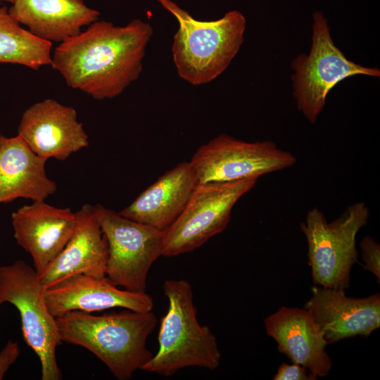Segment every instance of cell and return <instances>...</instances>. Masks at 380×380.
Wrapping results in <instances>:
<instances>
[{"label":"cell","instance_id":"cell-1","mask_svg":"<svg viewBox=\"0 0 380 380\" xmlns=\"http://www.w3.org/2000/svg\"><path fill=\"white\" fill-rule=\"evenodd\" d=\"M153 34L151 25L140 19L123 26L97 20L60 43L51 65L68 87L96 100L113 99L140 76Z\"/></svg>","mask_w":380,"mask_h":380},{"label":"cell","instance_id":"cell-2","mask_svg":"<svg viewBox=\"0 0 380 380\" xmlns=\"http://www.w3.org/2000/svg\"><path fill=\"white\" fill-rule=\"evenodd\" d=\"M56 319L62 342L89 350L119 380L130 379L153 356L146 346L158 322L152 310L70 311Z\"/></svg>","mask_w":380,"mask_h":380},{"label":"cell","instance_id":"cell-3","mask_svg":"<svg viewBox=\"0 0 380 380\" xmlns=\"http://www.w3.org/2000/svg\"><path fill=\"white\" fill-rule=\"evenodd\" d=\"M178 23L172 44L179 77L194 86L211 82L230 65L243 41L246 20L236 10L215 20L194 18L172 0H156Z\"/></svg>","mask_w":380,"mask_h":380},{"label":"cell","instance_id":"cell-4","mask_svg":"<svg viewBox=\"0 0 380 380\" xmlns=\"http://www.w3.org/2000/svg\"><path fill=\"white\" fill-rule=\"evenodd\" d=\"M163 289L168 308L160 321L159 348L141 370L165 377L189 367L215 370L221 353L210 329L198 321L191 284L184 279H167Z\"/></svg>","mask_w":380,"mask_h":380},{"label":"cell","instance_id":"cell-5","mask_svg":"<svg viewBox=\"0 0 380 380\" xmlns=\"http://www.w3.org/2000/svg\"><path fill=\"white\" fill-rule=\"evenodd\" d=\"M369 218V210L360 201L347 207L330 222L317 208L308 211L300 229L307 240L309 265L316 285L340 290L349 287L350 270L358 257L356 236Z\"/></svg>","mask_w":380,"mask_h":380},{"label":"cell","instance_id":"cell-6","mask_svg":"<svg viewBox=\"0 0 380 380\" xmlns=\"http://www.w3.org/2000/svg\"><path fill=\"white\" fill-rule=\"evenodd\" d=\"M312 19L310 51L293 60L291 80L298 109L310 123H315L329 92L338 83L356 75L379 77L380 70L348 60L335 45L321 11L315 12Z\"/></svg>","mask_w":380,"mask_h":380},{"label":"cell","instance_id":"cell-7","mask_svg":"<svg viewBox=\"0 0 380 380\" xmlns=\"http://www.w3.org/2000/svg\"><path fill=\"white\" fill-rule=\"evenodd\" d=\"M44 291L34 268L23 260L0 267V306L8 303L18 310L23 338L39 359L42 379L61 380L56 350L62 341Z\"/></svg>","mask_w":380,"mask_h":380},{"label":"cell","instance_id":"cell-8","mask_svg":"<svg viewBox=\"0 0 380 380\" xmlns=\"http://www.w3.org/2000/svg\"><path fill=\"white\" fill-rule=\"evenodd\" d=\"M94 209L108 246L106 276L124 289L146 292L149 270L162 256L164 232L100 204Z\"/></svg>","mask_w":380,"mask_h":380},{"label":"cell","instance_id":"cell-9","mask_svg":"<svg viewBox=\"0 0 380 380\" xmlns=\"http://www.w3.org/2000/svg\"><path fill=\"white\" fill-rule=\"evenodd\" d=\"M256 182L251 179L199 184L183 212L164 232L162 256L193 251L223 232L234 205Z\"/></svg>","mask_w":380,"mask_h":380},{"label":"cell","instance_id":"cell-10","mask_svg":"<svg viewBox=\"0 0 380 380\" xmlns=\"http://www.w3.org/2000/svg\"><path fill=\"white\" fill-rule=\"evenodd\" d=\"M190 162L205 184L258 179L293 166L296 158L270 140L249 142L222 134L201 146Z\"/></svg>","mask_w":380,"mask_h":380},{"label":"cell","instance_id":"cell-11","mask_svg":"<svg viewBox=\"0 0 380 380\" xmlns=\"http://www.w3.org/2000/svg\"><path fill=\"white\" fill-rule=\"evenodd\" d=\"M37 155L66 160L89 146L76 110L46 99L30 106L23 114L18 134Z\"/></svg>","mask_w":380,"mask_h":380},{"label":"cell","instance_id":"cell-12","mask_svg":"<svg viewBox=\"0 0 380 380\" xmlns=\"http://www.w3.org/2000/svg\"><path fill=\"white\" fill-rule=\"evenodd\" d=\"M14 238L32 258L40 276L63 249L75 226L76 215L70 208H59L33 201L11 215Z\"/></svg>","mask_w":380,"mask_h":380},{"label":"cell","instance_id":"cell-13","mask_svg":"<svg viewBox=\"0 0 380 380\" xmlns=\"http://www.w3.org/2000/svg\"><path fill=\"white\" fill-rule=\"evenodd\" d=\"M46 305L55 317L70 311L94 312L114 308L151 311L153 300L146 292L121 289L106 276L78 274L45 289Z\"/></svg>","mask_w":380,"mask_h":380},{"label":"cell","instance_id":"cell-14","mask_svg":"<svg viewBox=\"0 0 380 380\" xmlns=\"http://www.w3.org/2000/svg\"><path fill=\"white\" fill-rule=\"evenodd\" d=\"M306 309L327 343L355 336H368L380 326V294L350 298L345 290L314 286Z\"/></svg>","mask_w":380,"mask_h":380},{"label":"cell","instance_id":"cell-15","mask_svg":"<svg viewBox=\"0 0 380 380\" xmlns=\"http://www.w3.org/2000/svg\"><path fill=\"white\" fill-rule=\"evenodd\" d=\"M265 326L279 351L293 363L309 369L316 377L329 373L332 362L326 351L328 343L306 309L281 307L265 318Z\"/></svg>","mask_w":380,"mask_h":380},{"label":"cell","instance_id":"cell-16","mask_svg":"<svg viewBox=\"0 0 380 380\" xmlns=\"http://www.w3.org/2000/svg\"><path fill=\"white\" fill-rule=\"evenodd\" d=\"M75 215V226L70 239L39 276L45 289L75 274L106 276L108 246L94 206L85 204Z\"/></svg>","mask_w":380,"mask_h":380},{"label":"cell","instance_id":"cell-17","mask_svg":"<svg viewBox=\"0 0 380 380\" xmlns=\"http://www.w3.org/2000/svg\"><path fill=\"white\" fill-rule=\"evenodd\" d=\"M198 184L191 162L180 163L118 213L165 232L183 212Z\"/></svg>","mask_w":380,"mask_h":380},{"label":"cell","instance_id":"cell-18","mask_svg":"<svg viewBox=\"0 0 380 380\" xmlns=\"http://www.w3.org/2000/svg\"><path fill=\"white\" fill-rule=\"evenodd\" d=\"M8 11L34 36L59 44L77 35L100 15L84 0H14Z\"/></svg>","mask_w":380,"mask_h":380},{"label":"cell","instance_id":"cell-19","mask_svg":"<svg viewBox=\"0 0 380 380\" xmlns=\"http://www.w3.org/2000/svg\"><path fill=\"white\" fill-rule=\"evenodd\" d=\"M46 160L18 135L0 134V203L18 198L45 201L55 193L56 184L46 176Z\"/></svg>","mask_w":380,"mask_h":380},{"label":"cell","instance_id":"cell-20","mask_svg":"<svg viewBox=\"0 0 380 380\" xmlns=\"http://www.w3.org/2000/svg\"><path fill=\"white\" fill-rule=\"evenodd\" d=\"M52 43L38 38L0 6V63L26 66L34 70L51 63Z\"/></svg>","mask_w":380,"mask_h":380},{"label":"cell","instance_id":"cell-21","mask_svg":"<svg viewBox=\"0 0 380 380\" xmlns=\"http://www.w3.org/2000/svg\"><path fill=\"white\" fill-rule=\"evenodd\" d=\"M360 248L362 260L365 262V269L370 271L380 281V246L379 244L370 236H365L361 243Z\"/></svg>","mask_w":380,"mask_h":380},{"label":"cell","instance_id":"cell-22","mask_svg":"<svg viewBox=\"0 0 380 380\" xmlns=\"http://www.w3.org/2000/svg\"><path fill=\"white\" fill-rule=\"evenodd\" d=\"M317 377L308 374L305 367L296 363L291 365L282 363L278 368L274 380H315Z\"/></svg>","mask_w":380,"mask_h":380},{"label":"cell","instance_id":"cell-23","mask_svg":"<svg viewBox=\"0 0 380 380\" xmlns=\"http://www.w3.org/2000/svg\"><path fill=\"white\" fill-rule=\"evenodd\" d=\"M20 349L17 341L9 340L0 350V380H2L10 367L17 360Z\"/></svg>","mask_w":380,"mask_h":380},{"label":"cell","instance_id":"cell-24","mask_svg":"<svg viewBox=\"0 0 380 380\" xmlns=\"http://www.w3.org/2000/svg\"><path fill=\"white\" fill-rule=\"evenodd\" d=\"M2 1L9 2L12 4L14 1V0H0V3Z\"/></svg>","mask_w":380,"mask_h":380}]
</instances>
